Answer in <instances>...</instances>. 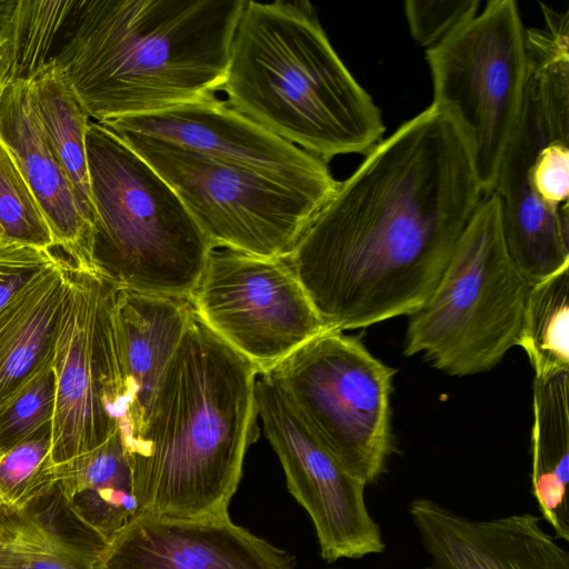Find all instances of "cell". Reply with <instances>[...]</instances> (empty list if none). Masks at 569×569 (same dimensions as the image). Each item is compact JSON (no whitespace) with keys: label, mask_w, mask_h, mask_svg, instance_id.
I'll return each mask as SVG.
<instances>
[{"label":"cell","mask_w":569,"mask_h":569,"mask_svg":"<svg viewBox=\"0 0 569 569\" xmlns=\"http://www.w3.org/2000/svg\"><path fill=\"white\" fill-rule=\"evenodd\" d=\"M482 196L463 140L431 104L366 153L284 260L329 330L408 316Z\"/></svg>","instance_id":"6da1fadb"},{"label":"cell","mask_w":569,"mask_h":569,"mask_svg":"<svg viewBox=\"0 0 569 569\" xmlns=\"http://www.w3.org/2000/svg\"><path fill=\"white\" fill-rule=\"evenodd\" d=\"M246 0H69L50 61L104 122L214 97Z\"/></svg>","instance_id":"7a4b0ae2"},{"label":"cell","mask_w":569,"mask_h":569,"mask_svg":"<svg viewBox=\"0 0 569 569\" xmlns=\"http://www.w3.org/2000/svg\"><path fill=\"white\" fill-rule=\"evenodd\" d=\"M258 376L193 315L127 447L139 515H228L259 436Z\"/></svg>","instance_id":"3957f363"},{"label":"cell","mask_w":569,"mask_h":569,"mask_svg":"<svg viewBox=\"0 0 569 569\" xmlns=\"http://www.w3.org/2000/svg\"><path fill=\"white\" fill-rule=\"evenodd\" d=\"M222 90L232 108L327 163L366 154L386 131L308 1L246 0Z\"/></svg>","instance_id":"277c9868"},{"label":"cell","mask_w":569,"mask_h":569,"mask_svg":"<svg viewBox=\"0 0 569 569\" xmlns=\"http://www.w3.org/2000/svg\"><path fill=\"white\" fill-rule=\"evenodd\" d=\"M540 7L543 27L526 29L522 103L490 191L509 258L531 284L569 267V12Z\"/></svg>","instance_id":"5b68a950"},{"label":"cell","mask_w":569,"mask_h":569,"mask_svg":"<svg viewBox=\"0 0 569 569\" xmlns=\"http://www.w3.org/2000/svg\"><path fill=\"white\" fill-rule=\"evenodd\" d=\"M90 262L120 288L190 300L212 249L171 186L119 136L90 122Z\"/></svg>","instance_id":"8992f818"},{"label":"cell","mask_w":569,"mask_h":569,"mask_svg":"<svg viewBox=\"0 0 569 569\" xmlns=\"http://www.w3.org/2000/svg\"><path fill=\"white\" fill-rule=\"evenodd\" d=\"M531 286L509 258L497 196L483 194L435 289L408 315L405 355L450 376L492 369L520 343Z\"/></svg>","instance_id":"52a82bcc"},{"label":"cell","mask_w":569,"mask_h":569,"mask_svg":"<svg viewBox=\"0 0 569 569\" xmlns=\"http://www.w3.org/2000/svg\"><path fill=\"white\" fill-rule=\"evenodd\" d=\"M395 369L342 331L311 339L267 372L320 442L366 486L391 453L390 392Z\"/></svg>","instance_id":"ba28073f"},{"label":"cell","mask_w":569,"mask_h":569,"mask_svg":"<svg viewBox=\"0 0 569 569\" xmlns=\"http://www.w3.org/2000/svg\"><path fill=\"white\" fill-rule=\"evenodd\" d=\"M432 106L455 126L483 194L497 169L522 103L526 28L513 0H490L480 13L427 49Z\"/></svg>","instance_id":"9c48e42d"},{"label":"cell","mask_w":569,"mask_h":569,"mask_svg":"<svg viewBox=\"0 0 569 569\" xmlns=\"http://www.w3.org/2000/svg\"><path fill=\"white\" fill-rule=\"evenodd\" d=\"M120 289L96 269L68 261V289L52 361L53 465L96 449L120 430L128 392L117 319Z\"/></svg>","instance_id":"30bf717a"},{"label":"cell","mask_w":569,"mask_h":569,"mask_svg":"<svg viewBox=\"0 0 569 569\" xmlns=\"http://www.w3.org/2000/svg\"><path fill=\"white\" fill-rule=\"evenodd\" d=\"M116 134L171 186L211 248L284 259L327 202L239 166L144 136Z\"/></svg>","instance_id":"8fae6325"},{"label":"cell","mask_w":569,"mask_h":569,"mask_svg":"<svg viewBox=\"0 0 569 569\" xmlns=\"http://www.w3.org/2000/svg\"><path fill=\"white\" fill-rule=\"evenodd\" d=\"M190 303L196 317L259 375L330 331L281 258L212 248Z\"/></svg>","instance_id":"7c38bea8"},{"label":"cell","mask_w":569,"mask_h":569,"mask_svg":"<svg viewBox=\"0 0 569 569\" xmlns=\"http://www.w3.org/2000/svg\"><path fill=\"white\" fill-rule=\"evenodd\" d=\"M256 400L288 489L313 522L321 557L333 562L382 553L380 528L365 501L367 486L343 469L266 375L257 377Z\"/></svg>","instance_id":"4fadbf2b"},{"label":"cell","mask_w":569,"mask_h":569,"mask_svg":"<svg viewBox=\"0 0 569 569\" xmlns=\"http://www.w3.org/2000/svg\"><path fill=\"white\" fill-rule=\"evenodd\" d=\"M99 123L249 169L323 201L339 184L326 161L214 97Z\"/></svg>","instance_id":"5bb4252c"},{"label":"cell","mask_w":569,"mask_h":569,"mask_svg":"<svg viewBox=\"0 0 569 569\" xmlns=\"http://www.w3.org/2000/svg\"><path fill=\"white\" fill-rule=\"evenodd\" d=\"M93 569H295L289 556L229 515H138L97 551Z\"/></svg>","instance_id":"9a60e30c"},{"label":"cell","mask_w":569,"mask_h":569,"mask_svg":"<svg viewBox=\"0 0 569 569\" xmlns=\"http://www.w3.org/2000/svg\"><path fill=\"white\" fill-rule=\"evenodd\" d=\"M408 510L430 558L423 569H569V552L531 513L470 520L427 498Z\"/></svg>","instance_id":"2e32d148"},{"label":"cell","mask_w":569,"mask_h":569,"mask_svg":"<svg viewBox=\"0 0 569 569\" xmlns=\"http://www.w3.org/2000/svg\"><path fill=\"white\" fill-rule=\"evenodd\" d=\"M0 139L16 159L51 229L54 246L76 266L91 267L92 227L44 136L29 82L11 80L0 100Z\"/></svg>","instance_id":"e0dca14e"},{"label":"cell","mask_w":569,"mask_h":569,"mask_svg":"<svg viewBox=\"0 0 569 569\" xmlns=\"http://www.w3.org/2000/svg\"><path fill=\"white\" fill-rule=\"evenodd\" d=\"M193 315L188 299L120 289L117 319L128 386L120 432L126 449L139 433L160 377Z\"/></svg>","instance_id":"ac0fdd59"},{"label":"cell","mask_w":569,"mask_h":569,"mask_svg":"<svg viewBox=\"0 0 569 569\" xmlns=\"http://www.w3.org/2000/svg\"><path fill=\"white\" fill-rule=\"evenodd\" d=\"M67 289L58 258L0 309V405L52 362Z\"/></svg>","instance_id":"d6986e66"},{"label":"cell","mask_w":569,"mask_h":569,"mask_svg":"<svg viewBox=\"0 0 569 569\" xmlns=\"http://www.w3.org/2000/svg\"><path fill=\"white\" fill-rule=\"evenodd\" d=\"M53 470L70 516L103 543L139 515L120 430L96 449L53 465Z\"/></svg>","instance_id":"ffe728a7"},{"label":"cell","mask_w":569,"mask_h":569,"mask_svg":"<svg viewBox=\"0 0 569 569\" xmlns=\"http://www.w3.org/2000/svg\"><path fill=\"white\" fill-rule=\"evenodd\" d=\"M569 370L535 377L531 429V492L553 529L569 541Z\"/></svg>","instance_id":"44dd1931"},{"label":"cell","mask_w":569,"mask_h":569,"mask_svg":"<svg viewBox=\"0 0 569 569\" xmlns=\"http://www.w3.org/2000/svg\"><path fill=\"white\" fill-rule=\"evenodd\" d=\"M28 82L50 149L71 186L82 216L92 227L94 208L86 146L90 117L53 61Z\"/></svg>","instance_id":"7402d4cb"},{"label":"cell","mask_w":569,"mask_h":569,"mask_svg":"<svg viewBox=\"0 0 569 569\" xmlns=\"http://www.w3.org/2000/svg\"><path fill=\"white\" fill-rule=\"evenodd\" d=\"M100 548L74 542L34 506L0 507V569H93Z\"/></svg>","instance_id":"603a6c76"},{"label":"cell","mask_w":569,"mask_h":569,"mask_svg":"<svg viewBox=\"0 0 569 569\" xmlns=\"http://www.w3.org/2000/svg\"><path fill=\"white\" fill-rule=\"evenodd\" d=\"M519 346L535 377L569 370V267L531 286Z\"/></svg>","instance_id":"cb8c5ba5"},{"label":"cell","mask_w":569,"mask_h":569,"mask_svg":"<svg viewBox=\"0 0 569 569\" xmlns=\"http://www.w3.org/2000/svg\"><path fill=\"white\" fill-rule=\"evenodd\" d=\"M51 427L0 453V507L24 510L57 491L51 460Z\"/></svg>","instance_id":"d4e9b609"},{"label":"cell","mask_w":569,"mask_h":569,"mask_svg":"<svg viewBox=\"0 0 569 569\" xmlns=\"http://www.w3.org/2000/svg\"><path fill=\"white\" fill-rule=\"evenodd\" d=\"M0 227L6 240L51 250L46 216L16 159L0 139Z\"/></svg>","instance_id":"484cf974"},{"label":"cell","mask_w":569,"mask_h":569,"mask_svg":"<svg viewBox=\"0 0 569 569\" xmlns=\"http://www.w3.org/2000/svg\"><path fill=\"white\" fill-rule=\"evenodd\" d=\"M54 403L56 376L51 362L0 405V453L52 422Z\"/></svg>","instance_id":"4316f807"},{"label":"cell","mask_w":569,"mask_h":569,"mask_svg":"<svg viewBox=\"0 0 569 569\" xmlns=\"http://www.w3.org/2000/svg\"><path fill=\"white\" fill-rule=\"evenodd\" d=\"M479 0H408L405 16L413 40L430 49L470 21Z\"/></svg>","instance_id":"83f0119b"},{"label":"cell","mask_w":569,"mask_h":569,"mask_svg":"<svg viewBox=\"0 0 569 569\" xmlns=\"http://www.w3.org/2000/svg\"><path fill=\"white\" fill-rule=\"evenodd\" d=\"M58 258L49 249L8 240L0 242V309Z\"/></svg>","instance_id":"f1b7e54d"},{"label":"cell","mask_w":569,"mask_h":569,"mask_svg":"<svg viewBox=\"0 0 569 569\" xmlns=\"http://www.w3.org/2000/svg\"><path fill=\"white\" fill-rule=\"evenodd\" d=\"M13 42L11 37L0 39V100L6 87L11 82Z\"/></svg>","instance_id":"f546056e"},{"label":"cell","mask_w":569,"mask_h":569,"mask_svg":"<svg viewBox=\"0 0 569 569\" xmlns=\"http://www.w3.org/2000/svg\"><path fill=\"white\" fill-rule=\"evenodd\" d=\"M19 0H0V39L12 34L13 18Z\"/></svg>","instance_id":"4dcf8cb0"},{"label":"cell","mask_w":569,"mask_h":569,"mask_svg":"<svg viewBox=\"0 0 569 569\" xmlns=\"http://www.w3.org/2000/svg\"><path fill=\"white\" fill-rule=\"evenodd\" d=\"M2 241H6V237H4L3 230L0 227V242H2Z\"/></svg>","instance_id":"1f68e13d"}]
</instances>
